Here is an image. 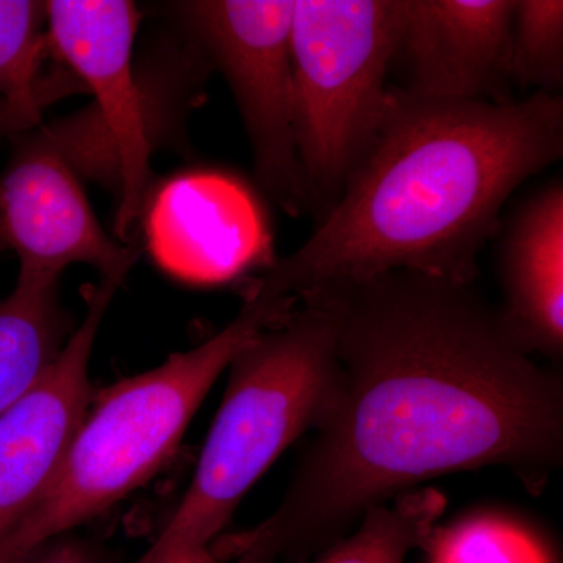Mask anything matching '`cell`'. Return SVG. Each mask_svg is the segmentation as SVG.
I'll use <instances>...</instances> for the list:
<instances>
[{"instance_id":"cell-1","label":"cell","mask_w":563,"mask_h":563,"mask_svg":"<svg viewBox=\"0 0 563 563\" xmlns=\"http://www.w3.org/2000/svg\"><path fill=\"white\" fill-rule=\"evenodd\" d=\"M302 296L335 325V401L279 507L210 544L221 563H309L442 474L507 466L537 492L561 466L562 373L473 284L395 272Z\"/></svg>"},{"instance_id":"cell-2","label":"cell","mask_w":563,"mask_h":563,"mask_svg":"<svg viewBox=\"0 0 563 563\" xmlns=\"http://www.w3.org/2000/svg\"><path fill=\"white\" fill-rule=\"evenodd\" d=\"M562 155L561 92L444 106L390 87L383 124L339 201L246 298L298 302L328 282L395 272L473 284L504 203Z\"/></svg>"},{"instance_id":"cell-3","label":"cell","mask_w":563,"mask_h":563,"mask_svg":"<svg viewBox=\"0 0 563 563\" xmlns=\"http://www.w3.org/2000/svg\"><path fill=\"white\" fill-rule=\"evenodd\" d=\"M295 306L246 298L236 318L206 343L99 393L49 490L0 543V563L24 561L154 477L221 373Z\"/></svg>"},{"instance_id":"cell-4","label":"cell","mask_w":563,"mask_h":563,"mask_svg":"<svg viewBox=\"0 0 563 563\" xmlns=\"http://www.w3.org/2000/svg\"><path fill=\"white\" fill-rule=\"evenodd\" d=\"M299 301L229 365L190 487L155 542L210 547L262 474L328 417L340 377L335 325L312 296Z\"/></svg>"},{"instance_id":"cell-5","label":"cell","mask_w":563,"mask_h":563,"mask_svg":"<svg viewBox=\"0 0 563 563\" xmlns=\"http://www.w3.org/2000/svg\"><path fill=\"white\" fill-rule=\"evenodd\" d=\"M402 0H295L290 49L307 210L324 217L387 110Z\"/></svg>"},{"instance_id":"cell-6","label":"cell","mask_w":563,"mask_h":563,"mask_svg":"<svg viewBox=\"0 0 563 563\" xmlns=\"http://www.w3.org/2000/svg\"><path fill=\"white\" fill-rule=\"evenodd\" d=\"M174 9L231 87L258 187L287 213L307 211L290 49L295 0H192Z\"/></svg>"},{"instance_id":"cell-7","label":"cell","mask_w":563,"mask_h":563,"mask_svg":"<svg viewBox=\"0 0 563 563\" xmlns=\"http://www.w3.org/2000/svg\"><path fill=\"white\" fill-rule=\"evenodd\" d=\"M46 32L52 49L95 96V120L109 150L117 185L114 232L129 240L150 199V128L133 73L140 13L128 0H51Z\"/></svg>"},{"instance_id":"cell-8","label":"cell","mask_w":563,"mask_h":563,"mask_svg":"<svg viewBox=\"0 0 563 563\" xmlns=\"http://www.w3.org/2000/svg\"><path fill=\"white\" fill-rule=\"evenodd\" d=\"M121 269L88 288L87 312L31 390L0 417V543L35 509L91 406L90 361Z\"/></svg>"},{"instance_id":"cell-9","label":"cell","mask_w":563,"mask_h":563,"mask_svg":"<svg viewBox=\"0 0 563 563\" xmlns=\"http://www.w3.org/2000/svg\"><path fill=\"white\" fill-rule=\"evenodd\" d=\"M0 244L20 273L60 277L76 263L109 276L132 269L136 251L107 235L79 177L47 131L22 136L0 174Z\"/></svg>"},{"instance_id":"cell-10","label":"cell","mask_w":563,"mask_h":563,"mask_svg":"<svg viewBox=\"0 0 563 563\" xmlns=\"http://www.w3.org/2000/svg\"><path fill=\"white\" fill-rule=\"evenodd\" d=\"M514 9L515 0H402L396 90L444 106L503 102Z\"/></svg>"},{"instance_id":"cell-11","label":"cell","mask_w":563,"mask_h":563,"mask_svg":"<svg viewBox=\"0 0 563 563\" xmlns=\"http://www.w3.org/2000/svg\"><path fill=\"white\" fill-rule=\"evenodd\" d=\"M501 244L507 324L526 351L562 358V179L540 188L517 210Z\"/></svg>"},{"instance_id":"cell-12","label":"cell","mask_w":563,"mask_h":563,"mask_svg":"<svg viewBox=\"0 0 563 563\" xmlns=\"http://www.w3.org/2000/svg\"><path fill=\"white\" fill-rule=\"evenodd\" d=\"M207 173L180 174L147 199L152 255L173 277L192 285L221 284L243 272L252 252L240 246L235 211L228 207V185Z\"/></svg>"},{"instance_id":"cell-13","label":"cell","mask_w":563,"mask_h":563,"mask_svg":"<svg viewBox=\"0 0 563 563\" xmlns=\"http://www.w3.org/2000/svg\"><path fill=\"white\" fill-rule=\"evenodd\" d=\"M57 277L18 274L0 301V417L25 395L65 344Z\"/></svg>"},{"instance_id":"cell-14","label":"cell","mask_w":563,"mask_h":563,"mask_svg":"<svg viewBox=\"0 0 563 563\" xmlns=\"http://www.w3.org/2000/svg\"><path fill=\"white\" fill-rule=\"evenodd\" d=\"M446 498L435 488H415L368 510L357 531L331 544L309 563H404L413 548H424Z\"/></svg>"},{"instance_id":"cell-15","label":"cell","mask_w":563,"mask_h":563,"mask_svg":"<svg viewBox=\"0 0 563 563\" xmlns=\"http://www.w3.org/2000/svg\"><path fill=\"white\" fill-rule=\"evenodd\" d=\"M47 49L46 3L0 0V98L32 128L58 95L49 81L41 79Z\"/></svg>"},{"instance_id":"cell-16","label":"cell","mask_w":563,"mask_h":563,"mask_svg":"<svg viewBox=\"0 0 563 563\" xmlns=\"http://www.w3.org/2000/svg\"><path fill=\"white\" fill-rule=\"evenodd\" d=\"M424 550L429 563H554L543 537L501 510H477L433 529Z\"/></svg>"},{"instance_id":"cell-17","label":"cell","mask_w":563,"mask_h":563,"mask_svg":"<svg viewBox=\"0 0 563 563\" xmlns=\"http://www.w3.org/2000/svg\"><path fill=\"white\" fill-rule=\"evenodd\" d=\"M507 76L526 90L561 92L562 0H515Z\"/></svg>"},{"instance_id":"cell-18","label":"cell","mask_w":563,"mask_h":563,"mask_svg":"<svg viewBox=\"0 0 563 563\" xmlns=\"http://www.w3.org/2000/svg\"><path fill=\"white\" fill-rule=\"evenodd\" d=\"M136 563H221L210 547L190 543H152Z\"/></svg>"},{"instance_id":"cell-19","label":"cell","mask_w":563,"mask_h":563,"mask_svg":"<svg viewBox=\"0 0 563 563\" xmlns=\"http://www.w3.org/2000/svg\"><path fill=\"white\" fill-rule=\"evenodd\" d=\"M20 563H99L90 550L73 542L44 544Z\"/></svg>"},{"instance_id":"cell-20","label":"cell","mask_w":563,"mask_h":563,"mask_svg":"<svg viewBox=\"0 0 563 563\" xmlns=\"http://www.w3.org/2000/svg\"><path fill=\"white\" fill-rule=\"evenodd\" d=\"M32 125L16 113L5 99L0 98V141L31 132Z\"/></svg>"},{"instance_id":"cell-21","label":"cell","mask_w":563,"mask_h":563,"mask_svg":"<svg viewBox=\"0 0 563 563\" xmlns=\"http://www.w3.org/2000/svg\"><path fill=\"white\" fill-rule=\"evenodd\" d=\"M3 251H5V250H3L2 244H0V254H2Z\"/></svg>"}]
</instances>
